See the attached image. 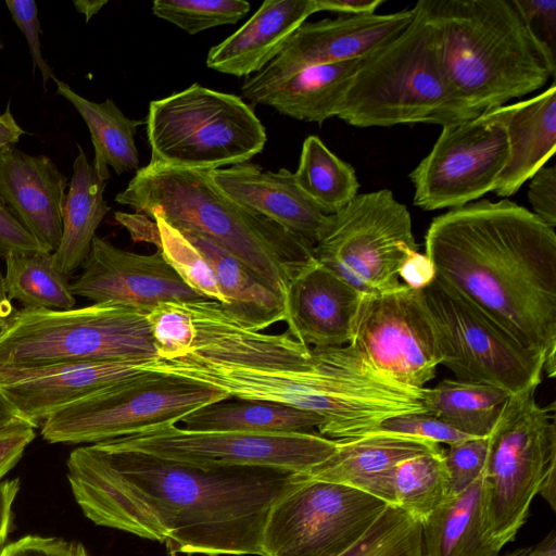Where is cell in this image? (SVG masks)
<instances>
[{"label": "cell", "mask_w": 556, "mask_h": 556, "mask_svg": "<svg viewBox=\"0 0 556 556\" xmlns=\"http://www.w3.org/2000/svg\"><path fill=\"white\" fill-rule=\"evenodd\" d=\"M93 523L164 544L172 554L258 555L273 504L304 473L265 467L202 468L90 444L66 462Z\"/></svg>", "instance_id": "obj_1"}, {"label": "cell", "mask_w": 556, "mask_h": 556, "mask_svg": "<svg viewBox=\"0 0 556 556\" xmlns=\"http://www.w3.org/2000/svg\"><path fill=\"white\" fill-rule=\"evenodd\" d=\"M186 306L195 329L191 349L181 357L156 359L148 370L216 388L230 399L317 414L324 418L318 433L331 440L362 437L399 408V383L349 344L312 348L287 330H252L213 300Z\"/></svg>", "instance_id": "obj_2"}, {"label": "cell", "mask_w": 556, "mask_h": 556, "mask_svg": "<svg viewBox=\"0 0 556 556\" xmlns=\"http://www.w3.org/2000/svg\"><path fill=\"white\" fill-rule=\"evenodd\" d=\"M425 239L440 281L527 349L555 355V229L507 199L480 200L435 217Z\"/></svg>", "instance_id": "obj_3"}, {"label": "cell", "mask_w": 556, "mask_h": 556, "mask_svg": "<svg viewBox=\"0 0 556 556\" xmlns=\"http://www.w3.org/2000/svg\"><path fill=\"white\" fill-rule=\"evenodd\" d=\"M115 202L211 240L256 274L286 312L293 281L316 261L312 243L223 194L204 170L149 163Z\"/></svg>", "instance_id": "obj_4"}, {"label": "cell", "mask_w": 556, "mask_h": 556, "mask_svg": "<svg viewBox=\"0 0 556 556\" xmlns=\"http://www.w3.org/2000/svg\"><path fill=\"white\" fill-rule=\"evenodd\" d=\"M445 74L478 114L504 106L554 76L513 0H419Z\"/></svg>", "instance_id": "obj_5"}, {"label": "cell", "mask_w": 556, "mask_h": 556, "mask_svg": "<svg viewBox=\"0 0 556 556\" xmlns=\"http://www.w3.org/2000/svg\"><path fill=\"white\" fill-rule=\"evenodd\" d=\"M412 23L363 58L337 117L361 127L446 126L479 116L442 65L432 27L415 4Z\"/></svg>", "instance_id": "obj_6"}, {"label": "cell", "mask_w": 556, "mask_h": 556, "mask_svg": "<svg viewBox=\"0 0 556 556\" xmlns=\"http://www.w3.org/2000/svg\"><path fill=\"white\" fill-rule=\"evenodd\" d=\"M157 358L146 313L115 303L14 311L0 329V368Z\"/></svg>", "instance_id": "obj_7"}, {"label": "cell", "mask_w": 556, "mask_h": 556, "mask_svg": "<svg viewBox=\"0 0 556 556\" xmlns=\"http://www.w3.org/2000/svg\"><path fill=\"white\" fill-rule=\"evenodd\" d=\"M146 124L150 164L214 170L248 163L267 141L241 97L198 83L151 101Z\"/></svg>", "instance_id": "obj_8"}, {"label": "cell", "mask_w": 556, "mask_h": 556, "mask_svg": "<svg viewBox=\"0 0 556 556\" xmlns=\"http://www.w3.org/2000/svg\"><path fill=\"white\" fill-rule=\"evenodd\" d=\"M535 390L510 395L489 435L484 518L498 551L517 535L547 466L556 460L555 406H540Z\"/></svg>", "instance_id": "obj_9"}, {"label": "cell", "mask_w": 556, "mask_h": 556, "mask_svg": "<svg viewBox=\"0 0 556 556\" xmlns=\"http://www.w3.org/2000/svg\"><path fill=\"white\" fill-rule=\"evenodd\" d=\"M230 399L181 377L142 370L55 413L41 425L49 443L96 444L178 422L203 406Z\"/></svg>", "instance_id": "obj_10"}, {"label": "cell", "mask_w": 556, "mask_h": 556, "mask_svg": "<svg viewBox=\"0 0 556 556\" xmlns=\"http://www.w3.org/2000/svg\"><path fill=\"white\" fill-rule=\"evenodd\" d=\"M407 207L389 189L357 194L327 216L316 261L362 294L399 288L400 269L418 245Z\"/></svg>", "instance_id": "obj_11"}, {"label": "cell", "mask_w": 556, "mask_h": 556, "mask_svg": "<svg viewBox=\"0 0 556 556\" xmlns=\"http://www.w3.org/2000/svg\"><path fill=\"white\" fill-rule=\"evenodd\" d=\"M441 354L456 380L489 384L515 395L538 389L545 356L522 345L478 305L434 280L422 289Z\"/></svg>", "instance_id": "obj_12"}, {"label": "cell", "mask_w": 556, "mask_h": 556, "mask_svg": "<svg viewBox=\"0 0 556 556\" xmlns=\"http://www.w3.org/2000/svg\"><path fill=\"white\" fill-rule=\"evenodd\" d=\"M96 444L202 468L265 467L306 473L334 452L337 440L318 432L195 431L165 422Z\"/></svg>", "instance_id": "obj_13"}, {"label": "cell", "mask_w": 556, "mask_h": 556, "mask_svg": "<svg viewBox=\"0 0 556 556\" xmlns=\"http://www.w3.org/2000/svg\"><path fill=\"white\" fill-rule=\"evenodd\" d=\"M388 506L363 491L305 475L270 507L262 556H339L361 540Z\"/></svg>", "instance_id": "obj_14"}, {"label": "cell", "mask_w": 556, "mask_h": 556, "mask_svg": "<svg viewBox=\"0 0 556 556\" xmlns=\"http://www.w3.org/2000/svg\"><path fill=\"white\" fill-rule=\"evenodd\" d=\"M507 157L504 106L443 126L408 176L414 205L425 211L455 208L493 192Z\"/></svg>", "instance_id": "obj_15"}, {"label": "cell", "mask_w": 556, "mask_h": 556, "mask_svg": "<svg viewBox=\"0 0 556 556\" xmlns=\"http://www.w3.org/2000/svg\"><path fill=\"white\" fill-rule=\"evenodd\" d=\"M349 345L375 369L412 388H426L441 365L422 289L405 283L389 292L362 294Z\"/></svg>", "instance_id": "obj_16"}, {"label": "cell", "mask_w": 556, "mask_h": 556, "mask_svg": "<svg viewBox=\"0 0 556 556\" xmlns=\"http://www.w3.org/2000/svg\"><path fill=\"white\" fill-rule=\"evenodd\" d=\"M414 16L412 8L304 22L271 62L245 78L241 93L256 104L266 92L304 68L363 59L402 33Z\"/></svg>", "instance_id": "obj_17"}, {"label": "cell", "mask_w": 556, "mask_h": 556, "mask_svg": "<svg viewBox=\"0 0 556 556\" xmlns=\"http://www.w3.org/2000/svg\"><path fill=\"white\" fill-rule=\"evenodd\" d=\"M71 291L94 303L122 304L146 314L162 302L204 299L184 282L159 250L139 254L98 236Z\"/></svg>", "instance_id": "obj_18"}, {"label": "cell", "mask_w": 556, "mask_h": 556, "mask_svg": "<svg viewBox=\"0 0 556 556\" xmlns=\"http://www.w3.org/2000/svg\"><path fill=\"white\" fill-rule=\"evenodd\" d=\"M139 364L62 362L29 367H1L0 392L20 418L41 427L55 413L94 392L140 374Z\"/></svg>", "instance_id": "obj_19"}, {"label": "cell", "mask_w": 556, "mask_h": 556, "mask_svg": "<svg viewBox=\"0 0 556 556\" xmlns=\"http://www.w3.org/2000/svg\"><path fill=\"white\" fill-rule=\"evenodd\" d=\"M67 186V177L49 156L30 155L15 147L0 151V197L48 252L61 242Z\"/></svg>", "instance_id": "obj_20"}, {"label": "cell", "mask_w": 556, "mask_h": 556, "mask_svg": "<svg viewBox=\"0 0 556 556\" xmlns=\"http://www.w3.org/2000/svg\"><path fill=\"white\" fill-rule=\"evenodd\" d=\"M205 172L212 184L226 197L314 247L317 243L328 215L300 189L292 172L286 168L263 170L250 163Z\"/></svg>", "instance_id": "obj_21"}, {"label": "cell", "mask_w": 556, "mask_h": 556, "mask_svg": "<svg viewBox=\"0 0 556 556\" xmlns=\"http://www.w3.org/2000/svg\"><path fill=\"white\" fill-rule=\"evenodd\" d=\"M362 293L317 261L293 281L287 331L312 348L349 344Z\"/></svg>", "instance_id": "obj_22"}, {"label": "cell", "mask_w": 556, "mask_h": 556, "mask_svg": "<svg viewBox=\"0 0 556 556\" xmlns=\"http://www.w3.org/2000/svg\"><path fill=\"white\" fill-rule=\"evenodd\" d=\"M442 450L440 444L431 441L390 434L337 440L334 452L305 475L308 479L363 491L394 506L395 467L414 456Z\"/></svg>", "instance_id": "obj_23"}, {"label": "cell", "mask_w": 556, "mask_h": 556, "mask_svg": "<svg viewBox=\"0 0 556 556\" xmlns=\"http://www.w3.org/2000/svg\"><path fill=\"white\" fill-rule=\"evenodd\" d=\"M316 12L315 0H266L247 23L210 49L206 65L219 73L250 77L271 62L295 29Z\"/></svg>", "instance_id": "obj_24"}, {"label": "cell", "mask_w": 556, "mask_h": 556, "mask_svg": "<svg viewBox=\"0 0 556 556\" xmlns=\"http://www.w3.org/2000/svg\"><path fill=\"white\" fill-rule=\"evenodd\" d=\"M504 111L508 157L493 192L508 198L555 155V84L533 98L504 105Z\"/></svg>", "instance_id": "obj_25"}, {"label": "cell", "mask_w": 556, "mask_h": 556, "mask_svg": "<svg viewBox=\"0 0 556 556\" xmlns=\"http://www.w3.org/2000/svg\"><path fill=\"white\" fill-rule=\"evenodd\" d=\"M180 231L210 263L227 301L223 306L236 320L257 331L286 323L281 299L256 274L211 240Z\"/></svg>", "instance_id": "obj_26"}, {"label": "cell", "mask_w": 556, "mask_h": 556, "mask_svg": "<svg viewBox=\"0 0 556 556\" xmlns=\"http://www.w3.org/2000/svg\"><path fill=\"white\" fill-rule=\"evenodd\" d=\"M424 556H501L484 518L483 475L451 494L421 525Z\"/></svg>", "instance_id": "obj_27"}, {"label": "cell", "mask_w": 556, "mask_h": 556, "mask_svg": "<svg viewBox=\"0 0 556 556\" xmlns=\"http://www.w3.org/2000/svg\"><path fill=\"white\" fill-rule=\"evenodd\" d=\"M76 146L78 152L62 210V238L53 252L58 268L70 276L86 262L96 231L110 211L104 199L106 181L98 176L83 147Z\"/></svg>", "instance_id": "obj_28"}, {"label": "cell", "mask_w": 556, "mask_h": 556, "mask_svg": "<svg viewBox=\"0 0 556 556\" xmlns=\"http://www.w3.org/2000/svg\"><path fill=\"white\" fill-rule=\"evenodd\" d=\"M362 59L304 68L261 97L256 104L280 114L323 124L338 116Z\"/></svg>", "instance_id": "obj_29"}, {"label": "cell", "mask_w": 556, "mask_h": 556, "mask_svg": "<svg viewBox=\"0 0 556 556\" xmlns=\"http://www.w3.org/2000/svg\"><path fill=\"white\" fill-rule=\"evenodd\" d=\"M177 424L195 431L311 433L323 426L324 418L275 402L228 399L193 410Z\"/></svg>", "instance_id": "obj_30"}, {"label": "cell", "mask_w": 556, "mask_h": 556, "mask_svg": "<svg viewBox=\"0 0 556 556\" xmlns=\"http://www.w3.org/2000/svg\"><path fill=\"white\" fill-rule=\"evenodd\" d=\"M56 94L64 98L87 125L94 150L92 166L102 180L110 178L109 168L117 175L139 169L135 135L142 121L127 117L112 99L91 101L54 77Z\"/></svg>", "instance_id": "obj_31"}, {"label": "cell", "mask_w": 556, "mask_h": 556, "mask_svg": "<svg viewBox=\"0 0 556 556\" xmlns=\"http://www.w3.org/2000/svg\"><path fill=\"white\" fill-rule=\"evenodd\" d=\"M510 395L496 387L445 379L425 388L428 413L472 437H489Z\"/></svg>", "instance_id": "obj_32"}, {"label": "cell", "mask_w": 556, "mask_h": 556, "mask_svg": "<svg viewBox=\"0 0 556 556\" xmlns=\"http://www.w3.org/2000/svg\"><path fill=\"white\" fill-rule=\"evenodd\" d=\"M4 261V291L23 308L70 309L75 306L71 276L58 268L53 252L12 253Z\"/></svg>", "instance_id": "obj_33"}, {"label": "cell", "mask_w": 556, "mask_h": 556, "mask_svg": "<svg viewBox=\"0 0 556 556\" xmlns=\"http://www.w3.org/2000/svg\"><path fill=\"white\" fill-rule=\"evenodd\" d=\"M293 174L300 189L326 215L339 212L358 194L354 168L314 135L304 140Z\"/></svg>", "instance_id": "obj_34"}, {"label": "cell", "mask_w": 556, "mask_h": 556, "mask_svg": "<svg viewBox=\"0 0 556 556\" xmlns=\"http://www.w3.org/2000/svg\"><path fill=\"white\" fill-rule=\"evenodd\" d=\"M393 493L394 506L422 525L451 495L443 450L400 463L394 471Z\"/></svg>", "instance_id": "obj_35"}, {"label": "cell", "mask_w": 556, "mask_h": 556, "mask_svg": "<svg viewBox=\"0 0 556 556\" xmlns=\"http://www.w3.org/2000/svg\"><path fill=\"white\" fill-rule=\"evenodd\" d=\"M149 216L156 224V232L151 243L184 282L202 298L226 305L227 301L215 273L200 251L159 212H152Z\"/></svg>", "instance_id": "obj_36"}, {"label": "cell", "mask_w": 556, "mask_h": 556, "mask_svg": "<svg viewBox=\"0 0 556 556\" xmlns=\"http://www.w3.org/2000/svg\"><path fill=\"white\" fill-rule=\"evenodd\" d=\"M339 556H424L421 525L388 506L361 540Z\"/></svg>", "instance_id": "obj_37"}, {"label": "cell", "mask_w": 556, "mask_h": 556, "mask_svg": "<svg viewBox=\"0 0 556 556\" xmlns=\"http://www.w3.org/2000/svg\"><path fill=\"white\" fill-rule=\"evenodd\" d=\"M244 0H155L152 12L189 35L236 24L250 11Z\"/></svg>", "instance_id": "obj_38"}, {"label": "cell", "mask_w": 556, "mask_h": 556, "mask_svg": "<svg viewBox=\"0 0 556 556\" xmlns=\"http://www.w3.org/2000/svg\"><path fill=\"white\" fill-rule=\"evenodd\" d=\"M147 316L157 350L156 359H173L188 353L195 329L186 302H162Z\"/></svg>", "instance_id": "obj_39"}, {"label": "cell", "mask_w": 556, "mask_h": 556, "mask_svg": "<svg viewBox=\"0 0 556 556\" xmlns=\"http://www.w3.org/2000/svg\"><path fill=\"white\" fill-rule=\"evenodd\" d=\"M369 434L401 435L446 445L472 438L427 412L407 413L387 418L366 435Z\"/></svg>", "instance_id": "obj_40"}, {"label": "cell", "mask_w": 556, "mask_h": 556, "mask_svg": "<svg viewBox=\"0 0 556 556\" xmlns=\"http://www.w3.org/2000/svg\"><path fill=\"white\" fill-rule=\"evenodd\" d=\"M489 454V437L471 438L443 448L451 494L467 489L483 475Z\"/></svg>", "instance_id": "obj_41"}, {"label": "cell", "mask_w": 556, "mask_h": 556, "mask_svg": "<svg viewBox=\"0 0 556 556\" xmlns=\"http://www.w3.org/2000/svg\"><path fill=\"white\" fill-rule=\"evenodd\" d=\"M533 43L555 72L556 0H513Z\"/></svg>", "instance_id": "obj_42"}, {"label": "cell", "mask_w": 556, "mask_h": 556, "mask_svg": "<svg viewBox=\"0 0 556 556\" xmlns=\"http://www.w3.org/2000/svg\"><path fill=\"white\" fill-rule=\"evenodd\" d=\"M5 5L13 22L23 33L33 63V73L40 72L45 90L47 83L55 77L52 67L43 58L40 43V23L38 20L37 3L33 0H7Z\"/></svg>", "instance_id": "obj_43"}, {"label": "cell", "mask_w": 556, "mask_h": 556, "mask_svg": "<svg viewBox=\"0 0 556 556\" xmlns=\"http://www.w3.org/2000/svg\"><path fill=\"white\" fill-rule=\"evenodd\" d=\"M0 556H88L83 544L56 538L27 535L0 552Z\"/></svg>", "instance_id": "obj_44"}, {"label": "cell", "mask_w": 556, "mask_h": 556, "mask_svg": "<svg viewBox=\"0 0 556 556\" xmlns=\"http://www.w3.org/2000/svg\"><path fill=\"white\" fill-rule=\"evenodd\" d=\"M529 202L533 214L544 224L555 229L556 226V167L543 166L530 179Z\"/></svg>", "instance_id": "obj_45"}, {"label": "cell", "mask_w": 556, "mask_h": 556, "mask_svg": "<svg viewBox=\"0 0 556 556\" xmlns=\"http://www.w3.org/2000/svg\"><path fill=\"white\" fill-rule=\"evenodd\" d=\"M36 427L16 418L0 428V479L13 468L27 445L36 438Z\"/></svg>", "instance_id": "obj_46"}, {"label": "cell", "mask_w": 556, "mask_h": 556, "mask_svg": "<svg viewBox=\"0 0 556 556\" xmlns=\"http://www.w3.org/2000/svg\"><path fill=\"white\" fill-rule=\"evenodd\" d=\"M36 251L46 250L24 228L0 197V257Z\"/></svg>", "instance_id": "obj_47"}, {"label": "cell", "mask_w": 556, "mask_h": 556, "mask_svg": "<svg viewBox=\"0 0 556 556\" xmlns=\"http://www.w3.org/2000/svg\"><path fill=\"white\" fill-rule=\"evenodd\" d=\"M400 277L413 289H424L435 278V270L426 254L413 253L402 265Z\"/></svg>", "instance_id": "obj_48"}, {"label": "cell", "mask_w": 556, "mask_h": 556, "mask_svg": "<svg viewBox=\"0 0 556 556\" xmlns=\"http://www.w3.org/2000/svg\"><path fill=\"white\" fill-rule=\"evenodd\" d=\"M317 12L329 11L344 15L374 14L383 0H315Z\"/></svg>", "instance_id": "obj_49"}, {"label": "cell", "mask_w": 556, "mask_h": 556, "mask_svg": "<svg viewBox=\"0 0 556 556\" xmlns=\"http://www.w3.org/2000/svg\"><path fill=\"white\" fill-rule=\"evenodd\" d=\"M20 481L17 479L0 482V552L5 546L13 502L18 492Z\"/></svg>", "instance_id": "obj_50"}, {"label": "cell", "mask_w": 556, "mask_h": 556, "mask_svg": "<svg viewBox=\"0 0 556 556\" xmlns=\"http://www.w3.org/2000/svg\"><path fill=\"white\" fill-rule=\"evenodd\" d=\"M25 134V130L15 121L10 101L3 113L0 114V151L14 147Z\"/></svg>", "instance_id": "obj_51"}, {"label": "cell", "mask_w": 556, "mask_h": 556, "mask_svg": "<svg viewBox=\"0 0 556 556\" xmlns=\"http://www.w3.org/2000/svg\"><path fill=\"white\" fill-rule=\"evenodd\" d=\"M77 12L85 16L88 23L100 10L108 4L106 0H75L73 2Z\"/></svg>", "instance_id": "obj_52"}, {"label": "cell", "mask_w": 556, "mask_h": 556, "mask_svg": "<svg viewBox=\"0 0 556 556\" xmlns=\"http://www.w3.org/2000/svg\"><path fill=\"white\" fill-rule=\"evenodd\" d=\"M526 556H556L555 531H551L535 547H531Z\"/></svg>", "instance_id": "obj_53"}, {"label": "cell", "mask_w": 556, "mask_h": 556, "mask_svg": "<svg viewBox=\"0 0 556 556\" xmlns=\"http://www.w3.org/2000/svg\"><path fill=\"white\" fill-rule=\"evenodd\" d=\"M13 312L11 300L4 291L3 275L0 271V329L4 326Z\"/></svg>", "instance_id": "obj_54"}, {"label": "cell", "mask_w": 556, "mask_h": 556, "mask_svg": "<svg viewBox=\"0 0 556 556\" xmlns=\"http://www.w3.org/2000/svg\"><path fill=\"white\" fill-rule=\"evenodd\" d=\"M20 418L14 407L0 392V428Z\"/></svg>", "instance_id": "obj_55"}, {"label": "cell", "mask_w": 556, "mask_h": 556, "mask_svg": "<svg viewBox=\"0 0 556 556\" xmlns=\"http://www.w3.org/2000/svg\"><path fill=\"white\" fill-rule=\"evenodd\" d=\"M531 547H520L506 553L503 556H526L530 552Z\"/></svg>", "instance_id": "obj_56"}, {"label": "cell", "mask_w": 556, "mask_h": 556, "mask_svg": "<svg viewBox=\"0 0 556 556\" xmlns=\"http://www.w3.org/2000/svg\"><path fill=\"white\" fill-rule=\"evenodd\" d=\"M4 48V43L2 41V39L0 38V51Z\"/></svg>", "instance_id": "obj_57"}]
</instances>
